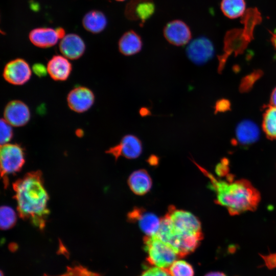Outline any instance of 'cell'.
I'll list each match as a JSON object with an SVG mask.
<instances>
[{
  "instance_id": "ba28073f",
  "label": "cell",
  "mask_w": 276,
  "mask_h": 276,
  "mask_svg": "<svg viewBox=\"0 0 276 276\" xmlns=\"http://www.w3.org/2000/svg\"><path fill=\"white\" fill-rule=\"evenodd\" d=\"M143 147L140 140L133 134H126L119 144L110 148L106 153L112 155L116 160L120 156L128 159H134L142 153Z\"/></svg>"
},
{
  "instance_id": "4316f807",
  "label": "cell",
  "mask_w": 276,
  "mask_h": 276,
  "mask_svg": "<svg viewBox=\"0 0 276 276\" xmlns=\"http://www.w3.org/2000/svg\"><path fill=\"white\" fill-rule=\"evenodd\" d=\"M139 276H171L167 271L157 266L146 267Z\"/></svg>"
},
{
  "instance_id": "6da1fadb",
  "label": "cell",
  "mask_w": 276,
  "mask_h": 276,
  "mask_svg": "<svg viewBox=\"0 0 276 276\" xmlns=\"http://www.w3.org/2000/svg\"><path fill=\"white\" fill-rule=\"evenodd\" d=\"M13 188L19 217L29 221L38 229H44L50 213L48 208L49 198L41 172L27 173L13 183Z\"/></svg>"
},
{
  "instance_id": "8fae6325",
  "label": "cell",
  "mask_w": 276,
  "mask_h": 276,
  "mask_svg": "<svg viewBox=\"0 0 276 276\" xmlns=\"http://www.w3.org/2000/svg\"><path fill=\"white\" fill-rule=\"evenodd\" d=\"M214 47L207 38L201 37L192 41L186 53L189 59L196 64H202L210 60L214 54Z\"/></svg>"
},
{
  "instance_id": "484cf974",
  "label": "cell",
  "mask_w": 276,
  "mask_h": 276,
  "mask_svg": "<svg viewBox=\"0 0 276 276\" xmlns=\"http://www.w3.org/2000/svg\"><path fill=\"white\" fill-rule=\"evenodd\" d=\"M1 145H3L8 143L11 141L13 136V131L12 126L4 118L1 119L0 122Z\"/></svg>"
},
{
  "instance_id": "8992f818",
  "label": "cell",
  "mask_w": 276,
  "mask_h": 276,
  "mask_svg": "<svg viewBox=\"0 0 276 276\" xmlns=\"http://www.w3.org/2000/svg\"><path fill=\"white\" fill-rule=\"evenodd\" d=\"M166 215L170 219L175 234H202L199 220L191 213L170 205Z\"/></svg>"
},
{
  "instance_id": "603a6c76",
  "label": "cell",
  "mask_w": 276,
  "mask_h": 276,
  "mask_svg": "<svg viewBox=\"0 0 276 276\" xmlns=\"http://www.w3.org/2000/svg\"><path fill=\"white\" fill-rule=\"evenodd\" d=\"M262 127L266 136L271 140H276V107L269 105L263 116Z\"/></svg>"
},
{
  "instance_id": "9c48e42d",
  "label": "cell",
  "mask_w": 276,
  "mask_h": 276,
  "mask_svg": "<svg viewBox=\"0 0 276 276\" xmlns=\"http://www.w3.org/2000/svg\"><path fill=\"white\" fill-rule=\"evenodd\" d=\"M95 99V95L89 88L79 86L69 92L66 101L68 106L72 110L82 113L90 108Z\"/></svg>"
},
{
  "instance_id": "1f68e13d",
  "label": "cell",
  "mask_w": 276,
  "mask_h": 276,
  "mask_svg": "<svg viewBox=\"0 0 276 276\" xmlns=\"http://www.w3.org/2000/svg\"><path fill=\"white\" fill-rule=\"evenodd\" d=\"M204 276H226V275L220 271H211L207 273Z\"/></svg>"
},
{
  "instance_id": "7402d4cb",
  "label": "cell",
  "mask_w": 276,
  "mask_h": 276,
  "mask_svg": "<svg viewBox=\"0 0 276 276\" xmlns=\"http://www.w3.org/2000/svg\"><path fill=\"white\" fill-rule=\"evenodd\" d=\"M221 10L224 15L229 18L239 17L245 12V0H222Z\"/></svg>"
},
{
  "instance_id": "f546056e",
  "label": "cell",
  "mask_w": 276,
  "mask_h": 276,
  "mask_svg": "<svg viewBox=\"0 0 276 276\" xmlns=\"http://www.w3.org/2000/svg\"><path fill=\"white\" fill-rule=\"evenodd\" d=\"M270 105L276 107V87L273 89L270 96Z\"/></svg>"
},
{
  "instance_id": "4dcf8cb0",
  "label": "cell",
  "mask_w": 276,
  "mask_h": 276,
  "mask_svg": "<svg viewBox=\"0 0 276 276\" xmlns=\"http://www.w3.org/2000/svg\"><path fill=\"white\" fill-rule=\"evenodd\" d=\"M55 30L59 39H62L65 36V31L63 28L58 27Z\"/></svg>"
},
{
  "instance_id": "d4e9b609",
  "label": "cell",
  "mask_w": 276,
  "mask_h": 276,
  "mask_svg": "<svg viewBox=\"0 0 276 276\" xmlns=\"http://www.w3.org/2000/svg\"><path fill=\"white\" fill-rule=\"evenodd\" d=\"M16 215L14 210L9 206H2L0 209V226L2 230L13 227L16 222Z\"/></svg>"
},
{
  "instance_id": "5b68a950",
  "label": "cell",
  "mask_w": 276,
  "mask_h": 276,
  "mask_svg": "<svg viewBox=\"0 0 276 276\" xmlns=\"http://www.w3.org/2000/svg\"><path fill=\"white\" fill-rule=\"evenodd\" d=\"M0 158L1 176L6 188L8 183L7 176L20 171L25 163L24 150L17 144L1 145Z\"/></svg>"
},
{
  "instance_id": "277c9868",
  "label": "cell",
  "mask_w": 276,
  "mask_h": 276,
  "mask_svg": "<svg viewBox=\"0 0 276 276\" xmlns=\"http://www.w3.org/2000/svg\"><path fill=\"white\" fill-rule=\"evenodd\" d=\"M144 249L147 262L151 266L167 269L180 258L176 250L156 234L144 237Z\"/></svg>"
},
{
  "instance_id": "f1b7e54d",
  "label": "cell",
  "mask_w": 276,
  "mask_h": 276,
  "mask_svg": "<svg viewBox=\"0 0 276 276\" xmlns=\"http://www.w3.org/2000/svg\"><path fill=\"white\" fill-rule=\"evenodd\" d=\"M33 73L38 77H44L48 73L47 66L41 63H36L32 66Z\"/></svg>"
},
{
  "instance_id": "e575fe53",
  "label": "cell",
  "mask_w": 276,
  "mask_h": 276,
  "mask_svg": "<svg viewBox=\"0 0 276 276\" xmlns=\"http://www.w3.org/2000/svg\"><path fill=\"white\" fill-rule=\"evenodd\" d=\"M1 276H5L2 270H1Z\"/></svg>"
},
{
  "instance_id": "836d02e7",
  "label": "cell",
  "mask_w": 276,
  "mask_h": 276,
  "mask_svg": "<svg viewBox=\"0 0 276 276\" xmlns=\"http://www.w3.org/2000/svg\"><path fill=\"white\" fill-rule=\"evenodd\" d=\"M140 114L142 116H145L149 114V111L148 110L147 108H142L140 111Z\"/></svg>"
},
{
  "instance_id": "9a60e30c",
  "label": "cell",
  "mask_w": 276,
  "mask_h": 276,
  "mask_svg": "<svg viewBox=\"0 0 276 276\" xmlns=\"http://www.w3.org/2000/svg\"><path fill=\"white\" fill-rule=\"evenodd\" d=\"M59 48L63 56L71 60L80 58L85 51L83 39L77 34H68L59 43Z\"/></svg>"
},
{
  "instance_id": "ffe728a7",
  "label": "cell",
  "mask_w": 276,
  "mask_h": 276,
  "mask_svg": "<svg viewBox=\"0 0 276 276\" xmlns=\"http://www.w3.org/2000/svg\"><path fill=\"white\" fill-rule=\"evenodd\" d=\"M237 141L243 145H248L255 142L259 136V130L255 123L249 120L240 123L236 128Z\"/></svg>"
},
{
  "instance_id": "d590c367",
  "label": "cell",
  "mask_w": 276,
  "mask_h": 276,
  "mask_svg": "<svg viewBox=\"0 0 276 276\" xmlns=\"http://www.w3.org/2000/svg\"><path fill=\"white\" fill-rule=\"evenodd\" d=\"M116 1H119V2H121V1H125V0H116Z\"/></svg>"
},
{
  "instance_id": "4fadbf2b",
  "label": "cell",
  "mask_w": 276,
  "mask_h": 276,
  "mask_svg": "<svg viewBox=\"0 0 276 276\" xmlns=\"http://www.w3.org/2000/svg\"><path fill=\"white\" fill-rule=\"evenodd\" d=\"M127 218L130 222L138 223L141 229L147 236L157 233L160 219L154 214L147 212L144 209L135 208L128 214Z\"/></svg>"
},
{
  "instance_id": "3957f363",
  "label": "cell",
  "mask_w": 276,
  "mask_h": 276,
  "mask_svg": "<svg viewBox=\"0 0 276 276\" xmlns=\"http://www.w3.org/2000/svg\"><path fill=\"white\" fill-rule=\"evenodd\" d=\"M243 16L244 29L233 30L226 35L223 53L218 57L219 72L223 69L228 56L232 54L238 55L243 52L253 38L254 27L261 20L260 14L257 9L247 10Z\"/></svg>"
},
{
  "instance_id": "d6986e66",
  "label": "cell",
  "mask_w": 276,
  "mask_h": 276,
  "mask_svg": "<svg viewBox=\"0 0 276 276\" xmlns=\"http://www.w3.org/2000/svg\"><path fill=\"white\" fill-rule=\"evenodd\" d=\"M142 40L140 35L132 30L125 32L118 42L120 52L125 56H131L139 53L142 49Z\"/></svg>"
},
{
  "instance_id": "2e32d148",
  "label": "cell",
  "mask_w": 276,
  "mask_h": 276,
  "mask_svg": "<svg viewBox=\"0 0 276 276\" xmlns=\"http://www.w3.org/2000/svg\"><path fill=\"white\" fill-rule=\"evenodd\" d=\"M47 68L48 73L55 81H63L69 77L72 65L68 58L61 55H54L48 61Z\"/></svg>"
},
{
  "instance_id": "7c38bea8",
  "label": "cell",
  "mask_w": 276,
  "mask_h": 276,
  "mask_svg": "<svg viewBox=\"0 0 276 276\" xmlns=\"http://www.w3.org/2000/svg\"><path fill=\"white\" fill-rule=\"evenodd\" d=\"M164 35L169 43L176 46L187 44L192 37L190 28L180 20L169 22L164 27Z\"/></svg>"
},
{
  "instance_id": "83f0119b",
  "label": "cell",
  "mask_w": 276,
  "mask_h": 276,
  "mask_svg": "<svg viewBox=\"0 0 276 276\" xmlns=\"http://www.w3.org/2000/svg\"><path fill=\"white\" fill-rule=\"evenodd\" d=\"M260 256L268 269L271 270L276 268V252L270 253L267 255L260 254Z\"/></svg>"
},
{
  "instance_id": "cb8c5ba5",
  "label": "cell",
  "mask_w": 276,
  "mask_h": 276,
  "mask_svg": "<svg viewBox=\"0 0 276 276\" xmlns=\"http://www.w3.org/2000/svg\"><path fill=\"white\" fill-rule=\"evenodd\" d=\"M171 276H194L193 266L182 260L175 261L169 267L165 269Z\"/></svg>"
},
{
  "instance_id": "30bf717a",
  "label": "cell",
  "mask_w": 276,
  "mask_h": 276,
  "mask_svg": "<svg viewBox=\"0 0 276 276\" xmlns=\"http://www.w3.org/2000/svg\"><path fill=\"white\" fill-rule=\"evenodd\" d=\"M30 118L29 108L20 100L11 101L4 108V119L12 126H24L29 122Z\"/></svg>"
},
{
  "instance_id": "d6a6232c",
  "label": "cell",
  "mask_w": 276,
  "mask_h": 276,
  "mask_svg": "<svg viewBox=\"0 0 276 276\" xmlns=\"http://www.w3.org/2000/svg\"><path fill=\"white\" fill-rule=\"evenodd\" d=\"M271 41L276 49V30L274 31V32H271Z\"/></svg>"
},
{
  "instance_id": "5bb4252c",
  "label": "cell",
  "mask_w": 276,
  "mask_h": 276,
  "mask_svg": "<svg viewBox=\"0 0 276 276\" xmlns=\"http://www.w3.org/2000/svg\"><path fill=\"white\" fill-rule=\"evenodd\" d=\"M155 9L152 0H130L126 5L125 14L128 19L144 23L151 17Z\"/></svg>"
},
{
  "instance_id": "7a4b0ae2",
  "label": "cell",
  "mask_w": 276,
  "mask_h": 276,
  "mask_svg": "<svg viewBox=\"0 0 276 276\" xmlns=\"http://www.w3.org/2000/svg\"><path fill=\"white\" fill-rule=\"evenodd\" d=\"M194 164L210 179L211 188L216 193V203L225 207L229 214L237 215L257 209L260 194L249 181L244 179L229 181L219 180L203 167Z\"/></svg>"
},
{
  "instance_id": "44dd1931",
  "label": "cell",
  "mask_w": 276,
  "mask_h": 276,
  "mask_svg": "<svg viewBox=\"0 0 276 276\" xmlns=\"http://www.w3.org/2000/svg\"><path fill=\"white\" fill-rule=\"evenodd\" d=\"M107 18L104 14L99 10H91L84 16L82 25L87 31L97 34L101 32L106 28Z\"/></svg>"
},
{
  "instance_id": "52a82bcc",
  "label": "cell",
  "mask_w": 276,
  "mask_h": 276,
  "mask_svg": "<svg viewBox=\"0 0 276 276\" xmlns=\"http://www.w3.org/2000/svg\"><path fill=\"white\" fill-rule=\"evenodd\" d=\"M31 75V69L28 63L19 58L9 61L3 72L4 79L14 85L25 84L30 79Z\"/></svg>"
},
{
  "instance_id": "ac0fdd59",
  "label": "cell",
  "mask_w": 276,
  "mask_h": 276,
  "mask_svg": "<svg viewBox=\"0 0 276 276\" xmlns=\"http://www.w3.org/2000/svg\"><path fill=\"white\" fill-rule=\"evenodd\" d=\"M128 184L135 194L143 195L151 189L152 179L146 170L140 169L131 174L128 179Z\"/></svg>"
},
{
  "instance_id": "e0dca14e",
  "label": "cell",
  "mask_w": 276,
  "mask_h": 276,
  "mask_svg": "<svg viewBox=\"0 0 276 276\" xmlns=\"http://www.w3.org/2000/svg\"><path fill=\"white\" fill-rule=\"evenodd\" d=\"M30 41L35 46L48 48L55 45L59 39L56 30L51 28H37L31 31Z\"/></svg>"
}]
</instances>
